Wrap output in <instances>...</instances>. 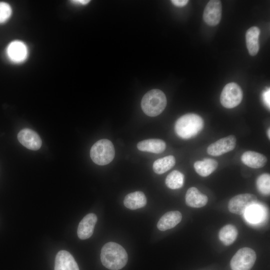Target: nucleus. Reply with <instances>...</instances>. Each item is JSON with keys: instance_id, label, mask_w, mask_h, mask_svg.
I'll return each instance as SVG.
<instances>
[{"instance_id": "obj_1", "label": "nucleus", "mask_w": 270, "mask_h": 270, "mask_svg": "<svg viewBox=\"0 0 270 270\" xmlns=\"http://www.w3.org/2000/svg\"><path fill=\"white\" fill-rule=\"evenodd\" d=\"M128 254L120 244L108 242L102 248L100 260L102 264L110 270H118L124 268L128 262Z\"/></svg>"}, {"instance_id": "obj_2", "label": "nucleus", "mask_w": 270, "mask_h": 270, "mask_svg": "<svg viewBox=\"0 0 270 270\" xmlns=\"http://www.w3.org/2000/svg\"><path fill=\"white\" fill-rule=\"evenodd\" d=\"M204 125V120L201 116L197 114L188 113L177 120L174 130L178 136L183 139H188L200 132Z\"/></svg>"}, {"instance_id": "obj_3", "label": "nucleus", "mask_w": 270, "mask_h": 270, "mask_svg": "<svg viewBox=\"0 0 270 270\" xmlns=\"http://www.w3.org/2000/svg\"><path fill=\"white\" fill-rule=\"evenodd\" d=\"M166 103L164 94L160 90L154 89L144 95L141 101V107L147 116H156L163 112Z\"/></svg>"}, {"instance_id": "obj_4", "label": "nucleus", "mask_w": 270, "mask_h": 270, "mask_svg": "<svg viewBox=\"0 0 270 270\" xmlns=\"http://www.w3.org/2000/svg\"><path fill=\"white\" fill-rule=\"evenodd\" d=\"M115 150L112 143L108 140L102 139L95 142L90 150L92 160L100 166L108 164L114 158Z\"/></svg>"}, {"instance_id": "obj_5", "label": "nucleus", "mask_w": 270, "mask_h": 270, "mask_svg": "<svg viewBox=\"0 0 270 270\" xmlns=\"http://www.w3.org/2000/svg\"><path fill=\"white\" fill-rule=\"evenodd\" d=\"M255 252L250 248L238 250L232 258L230 265L232 270H250L256 260Z\"/></svg>"}, {"instance_id": "obj_6", "label": "nucleus", "mask_w": 270, "mask_h": 270, "mask_svg": "<svg viewBox=\"0 0 270 270\" xmlns=\"http://www.w3.org/2000/svg\"><path fill=\"white\" fill-rule=\"evenodd\" d=\"M243 97L240 87L234 82H230L224 88L220 96L222 105L226 108H232L238 106Z\"/></svg>"}, {"instance_id": "obj_7", "label": "nucleus", "mask_w": 270, "mask_h": 270, "mask_svg": "<svg viewBox=\"0 0 270 270\" xmlns=\"http://www.w3.org/2000/svg\"><path fill=\"white\" fill-rule=\"evenodd\" d=\"M256 202V196L253 194H240L230 200L228 204V208L232 213L242 215L244 214L248 207Z\"/></svg>"}, {"instance_id": "obj_8", "label": "nucleus", "mask_w": 270, "mask_h": 270, "mask_svg": "<svg viewBox=\"0 0 270 270\" xmlns=\"http://www.w3.org/2000/svg\"><path fill=\"white\" fill-rule=\"evenodd\" d=\"M6 54L10 61L14 64H20L28 58V50L24 42L16 40L8 44L6 49Z\"/></svg>"}, {"instance_id": "obj_9", "label": "nucleus", "mask_w": 270, "mask_h": 270, "mask_svg": "<svg viewBox=\"0 0 270 270\" xmlns=\"http://www.w3.org/2000/svg\"><path fill=\"white\" fill-rule=\"evenodd\" d=\"M236 138L230 135L222 138L210 144L207 152L212 156H218L233 150L236 146Z\"/></svg>"}, {"instance_id": "obj_10", "label": "nucleus", "mask_w": 270, "mask_h": 270, "mask_svg": "<svg viewBox=\"0 0 270 270\" xmlns=\"http://www.w3.org/2000/svg\"><path fill=\"white\" fill-rule=\"evenodd\" d=\"M222 16V3L220 0H211L206 5L203 19L208 25L214 26L219 24Z\"/></svg>"}, {"instance_id": "obj_11", "label": "nucleus", "mask_w": 270, "mask_h": 270, "mask_svg": "<svg viewBox=\"0 0 270 270\" xmlns=\"http://www.w3.org/2000/svg\"><path fill=\"white\" fill-rule=\"evenodd\" d=\"M18 141L29 150H36L42 146V140L37 133L30 128L22 130L18 134Z\"/></svg>"}, {"instance_id": "obj_12", "label": "nucleus", "mask_w": 270, "mask_h": 270, "mask_svg": "<svg viewBox=\"0 0 270 270\" xmlns=\"http://www.w3.org/2000/svg\"><path fill=\"white\" fill-rule=\"evenodd\" d=\"M97 220L96 216L93 213L86 214L82 220L77 230L78 236L80 239L86 240L92 236Z\"/></svg>"}, {"instance_id": "obj_13", "label": "nucleus", "mask_w": 270, "mask_h": 270, "mask_svg": "<svg viewBox=\"0 0 270 270\" xmlns=\"http://www.w3.org/2000/svg\"><path fill=\"white\" fill-rule=\"evenodd\" d=\"M54 270H79V268L72 254L62 250L58 252L56 255Z\"/></svg>"}, {"instance_id": "obj_14", "label": "nucleus", "mask_w": 270, "mask_h": 270, "mask_svg": "<svg viewBox=\"0 0 270 270\" xmlns=\"http://www.w3.org/2000/svg\"><path fill=\"white\" fill-rule=\"evenodd\" d=\"M208 198L202 194L198 188L191 187L188 189L186 194V203L187 206L196 208H200L206 205Z\"/></svg>"}, {"instance_id": "obj_15", "label": "nucleus", "mask_w": 270, "mask_h": 270, "mask_svg": "<svg viewBox=\"0 0 270 270\" xmlns=\"http://www.w3.org/2000/svg\"><path fill=\"white\" fill-rule=\"evenodd\" d=\"M182 214L178 211H170L164 214L157 224L158 228L161 231L172 228L181 221Z\"/></svg>"}, {"instance_id": "obj_16", "label": "nucleus", "mask_w": 270, "mask_h": 270, "mask_svg": "<svg viewBox=\"0 0 270 270\" xmlns=\"http://www.w3.org/2000/svg\"><path fill=\"white\" fill-rule=\"evenodd\" d=\"M241 160L244 164L254 168L264 166L268 160L266 156L254 151L244 152L241 156Z\"/></svg>"}, {"instance_id": "obj_17", "label": "nucleus", "mask_w": 270, "mask_h": 270, "mask_svg": "<svg viewBox=\"0 0 270 270\" xmlns=\"http://www.w3.org/2000/svg\"><path fill=\"white\" fill-rule=\"evenodd\" d=\"M260 30L256 26H252L248 30L246 34V47L250 54L256 56L260 48L259 37Z\"/></svg>"}, {"instance_id": "obj_18", "label": "nucleus", "mask_w": 270, "mask_h": 270, "mask_svg": "<svg viewBox=\"0 0 270 270\" xmlns=\"http://www.w3.org/2000/svg\"><path fill=\"white\" fill-rule=\"evenodd\" d=\"M244 214L245 219L248 222L256 224L264 220L266 212L264 208L256 202L248 207Z\"/></svg>"}, {"instance_id": "obj_19", "label": "nucleus", "mask_w": 270, "mask_h": 270, "mask_svg": "<svg viewBox=\"0 0 270 270\" xmlns=\"http://www.w3.org/2000/svg\"><path fill=\"white\" fill-rule=\"evenodd\" d=\"M138 148L142 152L160 154L166 148V142L160 139H148L140 142L137 144Z\"/></svg>"}, {"instance_id": "obj_20", "label": "nucleus", "mask_w": 270, "mask_h": 270, "mask_svg": "<svg viewBox=\"0 0 270 270\" xmlns=\"http://www.w3.org/2000/svg\"><path fill=\"white\" fill-rule=\"evenodd\" d=\"M124 206L130 210H136L144 206L146 204V198L144 194L136 191L128 194L124 200Z\"/></svg>"}, {"instance_id": "obj_21", "label": "nucleus", "mask_w": 270, "mask_h": 270, "mask_svg": "<svg viewBox=\"0 0 270 270\" xmlns=\"http://www.w3.org/2000/svg\"><path fill=\"white\" fill-rule=\"evenodd\" d=\"M218 162L213 159L206 158L196 161L194 164L196 172L200 176L206 177L210 175L217 168Z\"/></svg>"}, {"instance_id": "obj_22", "label": "nucleus", "mask_w": 270, "mask_h": 270, "mask_svg": "<svg viewBox=\"0 0 270 270\" xmlns=\"http://www.w3.org/2000/svg\"><path fill=\"white\" fill-rule=\"evenodd\" d=\"M175 164L174 157L170 155L155 160L152 168L154 172L160 174L171 169Z\"/></svg>"}, {"instance_id": "obj_23", "label": "nucleus", "mask_w": 270, "mask_h": 270, "mask_svg": "<svg viewBox=\"0 0 270 270\" xmlns=\"http://www.w3.org/2000/svg\"><path fill=\"white\" fill-rule=\"evenodd\" d=\"M238 230L235 226L232 224H227L223 226L219 232V238L225 245L229 246L232 244L236 240Z\"/></svg>"}, {"instance_id": "obj_24", "label": "nucleus", "mask_w": 270, "mask_h": 270, "mask_svg": "<svg viewBox=\"0 0 270 270\" xmlns=\"http://www.w3.org/2000/svg\"><path fill=\"white\" fill-rule=\"evenodd\" d=\"M165 182L170 188L173 190L180 188L184 184V176L178 170H173L167 176Z\"/></svg>"}, {"instance_id": "obj_25", "label": "nucleus", "mask_w": 270, "mask_h": 270, "mask_svg": "<svg viewBox=\"0 0 270 270\" xmlns=\"http://www.w3.org/2000/svg\"><path fill=\"white\" fill-rule=\"evenodd\" d=\"M256 186L258 191L262 194L269 195L270 193V174L265 173L260 176L256 180Z\"/></svg>"}, {"instance_id": "obj_26", "label": "nucleus", "mask_w": 270, "mask_h": 270, "mask_svg": "<svg viewBox=\"0 0 270 270\" xmlns=\"http://www.w3.org/2000/svg\"><path fill=\"white\" fill-rule=\"evenodd\" d=\"M12 13V10L10 5L6 2H0V24L7 21Z\"/></svg>"}, {"instance_id": "obj_27", "label": "nucleus", "mask_w": 270, "mask_h": 270, "mask_svg": "<svg viewBox=\"0 0 270 270\" xmlns=\"http://www.w3.org/2000/svg\"><path fill=\"white\" fill-rule=\"evenodd\" d=\"M262 98L265 104L268 108L270 106V88L265 90L262 94Z\"/></svg>"}, {"instance_id": "obj_28", "label": "nucleus", "mask_w": 270, "mask_h": 270, "mask_svg": "<svg viewBox=\"0 0 270 270\" xmlns=\"http://www.w3.org/2000/svg\"><path fill=\"white\" fill-rule=\"evenodd\" d=\"M171 2L176 6L178 7H182L185 6L188 0H172Z\"/></svg>"}, {"instance_id": "obj_29", "label": "nucleus", "mask_w": 270, "mask_h": 270, "mask_svg": "<svg viewBox=\"0 0 270 270\" xmlns=\"http://www.w3.org/2000/svg\"><path fill=\"white\" fill-rule=\"evenodd\" d=\"M72 2L76 4H80L82 5H85L88 4L90 2V0H72Z\"/></svg>"}, {"instance_id": "obj_30", "label": "nucleus", "mask_w": 270, "mask_h": 270, "mask_svg": "<svg viewBox=\"0 0 270 270\" xmlns=\"http://www.w3.org/2000/svg\"><path fill=\"white\" fill-rule=\"evenodd\" d=\"M270 128L268 129V131H267V134H268V137L269 139L270 138Z\"/></svg>"}]
</instances>
